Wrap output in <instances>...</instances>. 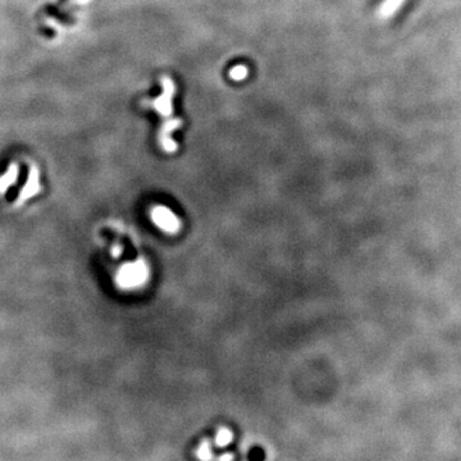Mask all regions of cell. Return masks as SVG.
Returning a JSON list of instances; mask_svg holds the SVG:
<instances>
[{"label": "cell", "instance_id": "6da1fadb", "mask_svg": "<svg viewBox=\"0 0 461 461\" xmlns=\"http://www.w3.org/2000/svg\"><path fill=\"white\" fill-rule=\"evenodd\" d=\"M146 279H148V266L141 260L125 265L119 274L120 283L125 287L140 286Z\"/></svg>", "mask_w": 461, "mask_h": 461}, {"label": "cell", "instance_id": "7a4b0ae2", "mask_svg": "<svg viewBox=\"0 0 461 461\" xmlns=\"http://www.w3.org/2000/svg\"><path fill=\"white\" fill-rule=\"evenodd\" d=\"M151 219L153 222L158 225L160 229L165 230L169 233H176L178 232L179 227V220L173 213L169 209L164 206H155L151 210Z\"/></svg>", "mask_w": 461, "mask_h": 461}, {"label": "cell", "instance_id": "3957f363", "mask_svg": "<svg viewBox=\"0 0 461 461\" xmlns=\"http://www.w3.org/2000/svg\"><path fill=\"white\" fill-rule=\"evenodd\" d=\"M161 85H163V94L158 99L153 100V101L148 102V104H150L154 109L158 110L161 115H165L166 117V115H169L172 113L171 99L173 96L174 85L166 77L165 78H161Z\"/></svg>", "mask_w": 461, "mask_h": 461}, {"label": "cell", "instance_id": "277c9868", "mask_svg": "<svg viewBox=\"0 0 461 461\" xmlns=\"http://www.w3.org/2000/svg\"><path fill=\"white\" fill-rule=\"evenodd\" d=\"M179 124H181V120L177 119V120H172V122L165 123V124L163 125V128H161L160 143H161V146H163V148L165 149L166 151L176 150V148H177L176 142H174V141L172 140L171 137H169V133H171L172 131L174 130V128L178 127Z\"/></svg>", "mask_w": 461, "mask_h": 461}, {"label": "cell", "instance_id": "5b68a950", "mask_svg": "<svg viewBox=\"0 0 461 461\" xmlns=\"http://www.w3.org/2000/svg\"><path fill=\"white\" fill-rule=\"evenodd\" d=\"M230 438H232V434H230L229 430L220 429L219 432H218V435H217V443L219 446H225L229 443Z\"/></svg>", "mask_w": 461, "mask_h": 461}, {"label": "cell", "instance_id": "8992f818", "mask_svg": "<svg viewBox=\"0 0 461 461\" xmlns=\"http://www.w3.org/2000/svg\"><path fill=\"white\" fill-rule=\"evenodd\" d=\"M247 74V68L245 66H237L230 69V77L235 79H241Z\"/></svg>", "mask_w": 461, "mask_h": 461}]
</instances>
